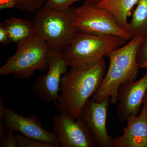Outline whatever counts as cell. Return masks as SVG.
<instances>
[{
  "instance_id": "8",
  "label": "cell",
  "mask_w": 147,
  "mask_h": 147,
  "mask_svg": "<svg viewBox=\"0 0 147 147\" xmlns=\"http://www.w3.org/2000/svg\"><path fill=\"white\" fill-rule=\"evenodd\" d=\"M0 121L14 132L17 131L26 137L52 144L57 147H61L55 133L43 128L40 121L35 116L24 117L7 108L2 98L0 100Z\"/></svg>"
},
{
  "instance_id": "5",
  "label": "cell",
  "mask_w": 147,
  "mask_h": 147,
  "mask_svg": "<svg viewBox=\"0 0 147 147\" xmlns=\"http://www.w3.org/2000/svg\"><path fill=\"white\" fill-rule=\"evenodd\" d=\"M17 45L16 53L0 68L1 76L12 74L17 79H28L36 70L47 69L49 46L39 36L36 34Z\"/></svg>"
},
{
  "instance_id": "23",
  "label": "cell",
  "mask_w": 147,
  "mask_h": 147,
  "mask_svg": "<svg viewBox=\"0 0 147 147\" xmlns=\"http://www.w3.org/2000/svg\"><path fill=\"white\" fill-rule=\"evenodd\" d=\"M85 1L87 2L92 3L96 4H97L98 3L100 2L102 0H84Z\"/></svg>"
},
{
  "instance_id": "9",
  "label": "cell",
  "mask_w": 147,
  "mask_h": 147,
  "mask_svg": "<svg viewBox=\"0 0 147 147\" xmlns=\"http://www.w3.org/2000/svg\"><path fill=\"white\" fill-rule=\"evenodd\" d=\"M53 132L63 147H93L96 146L91 131L81 117L74 119L60 112L53 119Z\"/></svg>"
},
{
  "instance_id": "17",
  "label": "cell",
  "mask_w": 147,
  "mask_h": 147,
  "mask_svg": "<svg viewBox=\"0 0 147 147\" xmlns=\"http://www.w3.org/2000/svg\"><path fill=\"white\" fill-rule=\"evenodd\" d=\"M16 147H57L55 145L31 139L22 134L15 136Z\"/></svg>"
},
{
  "instance_id": "16",
  "label": "cell",
  "mask_w": 147,
  "mask_h": 147,
  "mask_svg": "<svg viewBox=\"0 0 147 147\" xmlns=\"http://www.w3.org/2000/svg\"><path fill=\"white\" fill-rule=\"evenodd\" d=\"M14 131L0 121V147H16Z\"/></svg>"
},
{
  "instance_id": "11",
  "label": "cell",
  "mask_w": 147,
  "mask_h": 147,
  "mask_svg": "<svg viewBox=\"0 0 147 147\" xmlns=\"http://www.w3.org/2000/svg\"><path fill=\"white\" fill-rule=\"evenodd\" d=\"M147 90V70L144 76L137 81L121 84L118 89L116 113L120 123L129 117L137 116Z\"/></svg>"
},
{
  "instance_id": "2",
  "label": "cell",
  "mask_w": 147,
  "mask_h": 147,
  "mask_svg": "<svg viewBox=\"0 0 147 147\" xmlns=\"http://www.w3.org/2000/svg\"><path fill=\"white\" fill-rule=\"evenodd\" d=\"M144 37L132 38L128 43L107 54L106 57L109 60L108 71L99 88L91 98L93 100L100 102L110 97V103L115 104L121 84L137 79L140 68L137 60V53Z\"/></svg>"
},
{
  "instance_id": "24",
  "label": "cell",
  "mask_w": 147,
  "mask_h": 147,
  "mask_svg": "<svg viewBox=\"0 0 147 147\" xmlns=\"http://www.w3.org/2000/svg\"><path fill=\"white\" fill-rule=\"evenodd\" d=\"M140 68H146L147 69V61L141 64L140 65Z\"/></svg>"
},
{
  "instance_id": "19",
  "label": "cell",
  "mask_w": 147,
  "mask_h": 147,
  "mask_svg": "<svg viewBox=\"0 0 147 147\" xmlns=\"http://www.w3.org/2000/svg\"><path fill=\"white\" fill-rule=\"evenodd\" d=\"M81 1L82 0H47L43 5L54 10L65 11L74 3Z\"/></svg>"
},
{
  "instance_id": "15",
  "label": "cell",
  "mask_w": 147,
  "mask_h": 147,
  "mask_svg": "<svg viewBox=\"0 0 147 147\" xmlns=\"http://www.w3.org/2000/svg\"><path fill=\"white\" fill-rule=\"evenodd\" d=\"M127 31L131 38L147 34V0H138Z\"/></svg>"
},
{
  "instance_id": "6",
  "label": "cell",
  "mask_w": 147,
  "mask_h": 147,
  "mask_svg": "<svg viewBox=\"0 0 147 147\" xmlns=\"http://www.w3.org/2000/svg\"><path fill=\"white\" fill-rule=\"evenodd\" d=\"M75 26L80 31L96 35H113L126 40L131 38L111 12L96 4L85 1L83 5L75 7Z\"/></svg>"
},
{
  "instance_id": "1",
  "label": "cell",
  "mask_w": 147,
  "mask_h": 147,
  "mask_svg": "<svg viewBox=\"0 0 147 147\" xmlns=\"http://www.w3.org/2000/svg\"><path fill=\"white\" fill-rule=\"evenodd\" d=\"M105 69L104 59L88 69L69 67L61 79L55 103L60 112L74 119L81 117L84 106L100 87Z\"/></svg>"
},
{
  "instance_id": "3",
  "label": "cell",
  "mask_w": 147,
  "mask_h": 147,
  "mask_svg": "<svg viewBox=\"0 0 147 147\" xmlns=\"http://www.w3.org/2000/svg\"><path fill=\"white\" fill-rule=\"evenodd\" d=\"M75 7L57 11L43 5L34 18L36 34L49 47L65 50L81 31L75 26Z\"/></svg>"
},
{
  "instance_id": "18",
  "label": "cell",
  "mask_w": 147,
  "mask_h": 147,
  "mask_svg": "<svg viewBox=\"0 0 147 147\" xmlns=\"http://www.w3.org/2000/svg\"><path fill=\"white\" fill-rule=\"evenodd\" d=\"M16 8L23 11L35 12L44 5L45 0H14Z\"/></svg>"
},
{
  "instance_id": "12",
  "label": "cell",
  "mask_w": 147,
  "mask_h": 147,
  "mask_svg": "<svg viewBox=\"0 0 147 147\" xmlns=\"http://www.w3.org/2000/svg\"><path fill=\"white\" fill-rule=\"evenodd\" d=\"M139 116L127 119V125L120 137L113 138L112 147H147V92Z\"/></svg>"
},
{
  "instance_id": "10",
  "label": "cell",
  "mask_w": 147,
  "mask_h": 147,
  "mask_svg": "<svg viewBox=\"0 0 147 147\" xmlns=\"http://www.w3.org/2000/svg\"><path fill=\"white\" fill-rule=\"evenodd\" d=\"M110 97L100 102L90 98L82 110L81 117L93 135L96 145L101 147H112V138L106 127Z\"/></svg>"
},
{
  "instance_id": "14",
  "label": "cell",
  "mask_w": 147,
  "mask_h": 147,
  "mask_svg": "<svg viewBox=\"0 0 147 147\" xmlns=\"http://www.w3.org/2000/svg\"><path fill=\"white\" fill-rule=\"evenodd\" d=\"M1 24L6 30L11 42L16 44L36 34L33 21L12 17Z\"/></svg>"
},
{
  "instance_id": "22",
  "label": "cell",
  "mask_w": 147,
  "mask_h": 147,
  "mask_svg": "<svg viewBox=\"0 0 147 147\" xmlns=\"http://www.w3.org/2000/svg\"><path fill=\"white\" fill-rule=\"evenodd\" d=\"M16 8V4L14 0H0V9H9Z\"/></svg>"
},
{
  "instance_id": "20",
  "label": "cell",
  "mask_w": 147,
  "mask_h": 147,
  "mask_svg": "<svg viewBox=\"0 0 147 147\" xmlns=\"http://www.w3.org/2000/svg\"><path fill=\"white\" fill-rule=\"evenodd\" d=\"M137 60L140 65L147 61V34L144 36L138 48Z\"/></svg>"
},
{
  "instance_id": "13",
  "label": "cell",
  "mask_w": 147,
  "mask_h": 147,
  "mask_svg": "<svg viewBox=\"0 0 147 147\" xmlns=\"http://www.w3.org/2000/svg\"><path fill=\"white\" fill-rule=\"evenodd\" d=\"M138 1V0H102L96 5L111 12L119 26L127 31L128 18L132 15Z\"/></svg>"
},
{
  "instance_id": "7",
  "label": "cell",
  "mask_w": 147,
  "mask_h": 147,
  "mask_svg": "<svg viewBox=\"0 0 147 147\" xmlns=\"http://www.w3.org/2000/svg\"><path fill=\"white\" fill-rule=\"evenodd\" d=\"M48 70L45 75L37 77L32 91L39 100L56 103L63 75L68 71L64 50L49 47L47 54Z\"/></svg>"
},
{
  "instance_id": "4",
  "label": "cell",
  "mask_w": 147,
  "mask_h": 147,
  "mask_svg": "<svg viewBox=\"0 0 147 147\" xmlns=\"http://www.w3.org/2000/svg\"><path fill=\"white\" fill-rule=\"evenodd\" d=\"M117 36L96 35L81 32L64 54L69 67L84 70L93 66L107 54L126 44Z\"/></svg>"
},
{
  "instance_id": "21",
  "label": "cell",
  "mask_w": 147,
  "mask_h": 147,
  "mask_svg": "<svg viewBox=\"0 0 147 147\" xmlns=\"http://www.w3.org/2000/svg\"><path fill=\"white\" fill-rule=\"evenodd\" d=\"M0 42L4 45H7L12 42L6 30L1 24L0 25Z\"/></svg>"
}]
</instances>
